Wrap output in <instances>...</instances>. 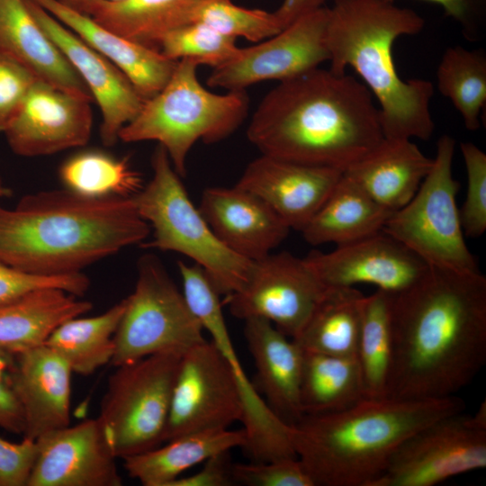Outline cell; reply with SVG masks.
<instances>
[{"mask_svg": "<svg viewBox=\"0 0 486 486\" xmlns=\"http://www.w3.org/2000/svg\"><path fill=\"white\" fill-rule=\"evenodd\" d=\"M392 212L344 174L301 231L310 245H341L381 231Z\"/></svg>", "mask_w": 486, "mask_h": 486, "instance_id": "30", "label": "cell"}, {"mask_svg": "<svg viewBox=\"0 0 486 486\" xmlns=\"http://www.w3.org/2000/svg\"><path fill=\"white\" fill-rule=\"evenodd\" d=\"M137 272L114 335L113 367L161 352L184 354L206 340L201 322L157 256H141Z\"/></svg>", "mask_w": 486, "mask_h": 486, "instance_id": "10", "label": "cell"}, {"mask_svg": "<svg viewBox=\"0 0 486 486\" xmlns=\"http://www.w3.org/2000/svg\"><path fill=\"white\" fill-rule=\"evenodd\" d=\"M343 172L261 154L236 185L266 202L289 226L302 231L326 201Z\"/></svg>", "mask_w": 486, "mask_h": 486, "instance_id": "20", "label": "cell"}, {"mask_svg": "<svg viewBox=\"0 0 486 486\" xmlns=\"http://www.w3.org/2000/svg\"><path fill=\"white\" fill-rule=\"evenodd\" d=\"M37 454L36 440L14 443L0 436V486H27Z\"/></svg>", "mask_w": 486, "mask_h": 486, "instance_id": "43", "label": "cell"}, {"mask_svg": "<svg viewBox=\"0 0 486 486\" xmlns=\"http://www.w3.org/2000/svg\"><path fill=\"white\" fill-rule=\"evenodd\" d=\"M333 1H335V0H333Z\"/></svg>", "mask_w": 486, "mask_h": 486, "instance_id": "50", "label": "cell"}, {"mask_svg": "<svg viewBox=\"0 0 486 486\" xmlns=\"http://www.w3.org/2000/svg\"><path fill=\"white\" fill-rule=\"evenodd\" d=\"M244 321V336L256 370L252 383L271 410L293 426L303 416L300 401L303 349L266 319Z\"/></svg>", "mask_w": 486, "mask_h": 486, "instance_id": "23", "label": "cell"}, {"mask_svg": "<svg viewBox=\"0 0 486 486\" xmlns=\"http://www.w3.org/2000/svg\"><path fill=\"white\" fill-rule=\"evenodd\" d=\"M438 91L448 98L469 130L481 126L480 115L486 104V54L484 50L449 47L436 69Z\"/></svg>", "mask_w": 486, "mask_h": 486, "instance_id": "36", "label": "cell"}, {"mask_svg": "<svg viewBox=\"0 0 486 486\" xmlns=\"http://www.w3.org/2000/svg\"><path fill=\"white\" fill-rule=\"evenodd\" d=\"M465 402L364 398L339 411L303 415L292 445L314 486H373L398 446L435 420L463 412Z\"/></svg>", "mask_w": 486, "mask_h": 486, "instance_id": "4", "label": "cell"}, {"mask_svg": "<svg viewBox=\"0 0 486 486\" xmlns=\"http://www.w3.org/2000/svg\"><path fill=\"white\" fill-rule=\"evenodd\" d=\"M464 161L467 189L459 209L464 236L475 238L486 230V154L472 142L460 144Z\"/></svg>", "mask_w": 486, "mask_h": 486, "instance_id": "39", "label": "cell"}, {"mask_svg": "<svg viewBox=\"0 0 486 486\" xmlns=\"http://www.w3.org/2000/svg\"><path fill=\"white\" fill-rule=\"evenodd\" d=\"M394 3L395 0H381ZM440 5L460 27L467 40L482 37L486 26V0H424Z\"/></svg>", "mask_w": 486, "mask_h": 486, "instance_id": "44", "label": "cell"}, {"mask_svg": "<svg viewBox=\"0 0 486 486\" xmlns=\"http://www.w3.org/2000/svg\"><path fill=\"white\" fill-rule=\"evenodd\" d=\"M329 8L309 12L274 36L247 48L212 69L207 79L211 87L241 91L266 80L293 78L328 61L327 27Z\"/></svg>", "mask_w": 486, "mask_h": 486, "instance_id": "15", "label": "cell"}, {"mask_svg": "<svg viewBox=\"0 0 486 486\" xmlns=\"http://www.w3.org/2000/svg\"><path fill=\"white\" fill-rule=\"evenodd\" d=\"M234 482L248 486H314L298 457L232 464Z\"/></svg>", "mask_w": 486, "mask_h": 486, "instance_id": "41", "label": "cell"}, {"mask_svg": "<svg viewBox=\"0 0 486 486\" xmlns=\"http://www.w3.org/2000/svg\"><path fill=\"white\" fill-rule=\"evenodd\" d=\"M12 194V190L4 184L0 176V198L9 197Z\"/></svg>", "mask_w": 486, "mask_h": 486, "instance_id": "49", "label": "cell"}, {"mask_svg": "<svg viewBox=\"0 0 486 486\" xmlns=\"http://www.w3.org/2000/svg\"><path fill=\"white\" fill-rule=\"evenodd\" d=\"M327 0H284L274 11L284 28L302 15L316 10Z\"/></svg>", "mask_w": 486, "mask_h": 486, "instance_id": "47", "label": "cell"}, {"mask_svg": "<svg viewBox=\"0 0 486 486\" xmlns=\"http://www.w3.org/2000/svg\"><path fill=\"white\" fill-rule=\"evenodd\" d=\"M72 374L46 344L14 354L11 382L23 415L22 437L36 440L70 424Z\"/></svg>", "mask_w": 486, "mask_h": 486, "instance_id": "21", "label": "cell"}, {"mask_svg": "<svg viewBox=\"0 0 486 486\" xmlns=\"http://www.w3.org/2000/svg\"><path fill=\"white\" fill-rule=\"evenodd\" d=\"M261 154L346 171L384 139L373 94L356 77L316 68L279 82L247 129Z\"/></svg>", "mask_w": 486, "mask_h": 486, "instance_id": "2", "label": "cell"}, {"mask_svg": "<svg viewBox=\"0 0 486 486\" xmlns=\"http://www.w3.org/2000/svg\"><path fill=\"white\" fill-rule=\"evenodd\" d=\"M125 309V299L93 317H74L58 325L45 344L57 352L73 373L87 376L111 364L114 335Z\"/></svg>", "mask_w": 486, "mask_h": 486, "instance_id": "33", "label": "cell"}, {"mask_svg": "<svg viewBox=\"0 0 486 486\" xmlns=\"http://www.w3.org/2000/svg\"><path fill=\"white\" fill-rule=\"evenodd\" d=\"M194 22L236 40L244 38L253 42H260L284 29L274 11L246 8L231 0H208Z\"/></svg>", "mask_w": 486, "mask_h": 486, "instance_id": "38", "label": "cell"}, {"mask_svg": "<svg viewBox=\"0 0 486 486\" xmlns=\"http://www.w3.org/2000/svg\"><path fill=\"white\" fill-rule=\"evenodd\" d=\"M113 63L146 100L159 92L176 65L159 50L119 35L59 0H33Z\"/></svg>", "mask_w": 486, "mask_h": 486, "instance_id": "24", "label": "cell"}, {"mask_svg": "<svg viewBox=\"0 0 486 486\" xmlns=\"http://www.w3.org/2000/svg\"><path fill=\"white\" fill-rule=\"evenodd\" d=\"M38 454L27 486H121L116 459L98 418L36 439Z\"/></svg>", "mask_w": 486, "mask_h": 486, "instance_id": "18", "label": "cell"}, {"mask_svg": "<svg viewBox=\"0 0 486 486\" xmlns=\"http://www.w3.org/2000/svg\"><path fill=\"white\" fill-rule=\"evenodd\" d=\"M433 165L408 139H386L343 172L372 199L395 212L415 195Z\"/></svg>", "mask_w": 486, "mask_h": 486, "instance_id": "26", "label": "cell"}, {"mask_svg": "<svg viewBox=\"0 0 486 486\" xmlns=\"http://www.w3.org/2000/svg\"><path fill=\"white\" fill-rule=\"evenodd\" d=\"M151 233L132 197L89 198L68 189L0 203V261L39 275L81 273Z\"/></svg>", "mask_w": 486, "mask_h": 486, "instance_id": "3", "label": "cell"}, {"mask_svg": "<svg viewBox=\"0 0 486 486\" xmlns=\"http://www.w3.org/2000/svg\"><path fill=\"white\" fill-rule=\"evenodd\" d=\"M195 63L177 60L166 84L145 100L119 132L126 143L153 140L166 151L176 172L186 174V160L199 140L214 143L233 133L248 114L245 90L216 94L198 80Z\"/></svg>", "mask_w": 486, "mask_h": 486, "instance_id": "6", "label": "cell"}, {"mask_svg": "<svg viewBox=\"0 0 486 486\" xmlns=\"http://www.w3.org/2000/svg\"><path fill=\"white\" fill-rule=\"evenodd\" d=\"M152 177L132 199L149 224L151 239L140 246L173 251L200 266L220 295L239 291L253 262L226 247L190 200L165 148L158 145L151 158Z\"/></svg>", "mask_w": 486, "mask_h": 486, "instance_id": "7", "label": "cell"}, {"mask_svg": "<svg viewBox=\"0 0 486 486\" xmlns=\"http://www.w3.org/2000/svg\"><path fill=\"white\" fill-rule=\"evenodd\" d=\"M364 296L355 287H327L323 298L293 340L304 350L356 357Z\"/></svg>", "mask_w": 486, "mask_h": 486, "instance_id": "31", "label": "cell"}, {"mask_svg": "<svg viewBox=\"0 0 486 486\" xmlns=\"http://www.w3.org/2000/svg\"><path fill=\"white\" fill-rule=\"evenodd\" d=\"M36 80L32 72L0 52V133L16 117Z\"/></svg>", "mask_w": 486, "mask_h": 486, "instance_id": "42", "label": "cell"}, {"mask_svg": "<svg viewBox=\"0 0 486 486\" xmlns=\"http://www.w3.org/2000/svg\"><path fill=\"white\" fill-rule=\"evenodd\" d=\"M392 365L386 397L455 395L486 363V276L428 266L392 294Z\"/></svg>", "mask_w": 486, "mask_h": 486, "instance_id": "1", "label": "cell"}, {"mask_svg": "<svg viewBox=\"0 0 486 486\" xmlns=\"http://www.w3.org/2000/svg\"><path fill=\"white\" fill-rule=\"evenodd\" d=\"M236 42L234 38L194 22L167 33L158 50L170 59H187L214 69L235 57L239 49Z\"/></svg>", "mask_w": 486, "mask_h": 486, "instance_id": "37", "label": "cell"}, {"mask_svg": "<svg viewBox=\"0 0 486 486\" xmlns=\"http://www.w3.org/2000/svg\"><path fill=\"white\" fill-rule=\"evenodd\" d=\"M365 398L356 357L303 349L300 401L303 415L346 409Z\"/></svg>", "mask_w": 486, "mask_h": 486, "instance_id": "32", "label": "cell"}, {"mask_svg": "<svg viewBox=\"0 0 486 486\" xmlns=\"http://www.w3.org/2000/svg\"><path fill=\"white\" fill-rule=\"evenodd\" d=\"M13 352L0 349V428L16 435H23L24 419L11 382Z\"/></svg>", "mask_w": 486, "mask_h": 486, "instance_id": "45", "label": "cell"}, {"mask_svg": "<svg viewBox=\"0 0 486 486\" xmlns=\"http://www.w3.org/2000/svg\"><path fill=\"white\" fill-rule=\"evenodd\" d=\"M89 287L90 280L83 272L39 275L21 271L0 261V303L43 288H58L81 297Z\"/></svg>", "mask_w": 486, "mask_h": 486, "instance_id": "40", "label": "cell"}, {"mask_svg": "<svg viewBox=\"0 0 486 486\" xmlns=\"http://www.w3.org/2000/svg\"><path fill=\"white\" fill-rule=\"evenodd\" d=\"M26 1L38 23L68 58L99 105L103 143L114 145L119 132L139 113L145 99L113 63L39 4Z\"/></svg>", "mask_w": 486, "mask_h": 486, "instance_id": "19", "label": "cell"}, {"mask_svg": "<svg viewBox=\"0 0 486 486\" xmlns=\"http://www.w3.org/2000/svg\"><path fill=\"white\" fill-rule=\"evenodd\" d=\"M59 1L73 7L76 10H79L85 5L92 2H95V1L115 2V1H121V0H59Z\"/></svg>", "mask_w": 486, "mask_h": 486, "instance_id": "48", "label": "cell"}, {"mask_svg": "<svg viewBox=\"0 0 486 486\" xmlns=\"http://www.w3.org/2000/svg\"><path fill=\"white\" fill-rule=\"evenodd\" d=\"M66 189L85 197H132L143 187L142 178L128 158L99 149L79 151L59 166Z\"/></svg>", "mask_w": 486, "mask_h": 486, "instance_id": "34", "label": "cell"}, {"mask_svg": "<svg viewBox=\"0 0 486 486\" xmlns=\"http://www.w3.org/2000/svg\"><path fill=\"white\" fill-rule=\"evenodd\" d=\"M198 209L226 247L251 261L269 255L291 230L266 202L236 184L206 188Z\"/></svg>", "mask_w": 486, "mask_h": 486, "instance_id": "22", "label": "cell"}, {"mask_svg": "<svg viewBox=\"0 0 486 486\" xmlns=\"http://www.w3.org/2000/svg\"><path fill=\"white\" fill-rule=\"evenodd\" d=\"M179 273L188 306L232 365L242 400L241 422L247 434L243 449L252 462L297 457L291 436L292 426L271 410L239 363L226 325L220 294L209 277L197 265H182Z\"/></svg>", "mask_w": 486, "mask_h": 486, "instance_id": "12", "label": "cell"}, {"mask_svg": "<svg viewBox=\"0 0 486 486\" xmlns=\"http://www.w3.org/2000/svg\"><path fill=\"white\" fill-rule=\"evenodd\" d=\"M91 102L37 79L4 132L10 148L33 158L85 146L92 131Z\"/></svg>", "mask_w": 486, "mask_h": 486, "instance_id": "17", "label": "cell"}, {"mask_svg": "<svg viewBox=\"0 0 486 486\" xmlns=\"http://www.w3.org/2000/svg\"><path fill=\"white\" fill-rule=\"evenodd\" d=\"M0 52L37 79L94 100L68 58L38 23L26 0H0Z\"/></svg>", "mask_w": 486, "mask_h": 486, "instance_id": "25", "label": "cell"}, {"mask_svg": "<svg viewBox=\"0 0 486 486\" xmlns=\"http://www.w3.org/2000/svg\"><path fill=\"white\" fill-rule=\"evenodd\" d=\"M143 453L128 456V475L144 486H168L189 468L210 457L247 444L244 429H211L186 434Z\"/></svg>", "mask_w": 486, "mask_h": 486, "instance_id": "29", "label": "cell"}, {"mask_svg": "<svg viewBox=\"0 0 486 486\" xmlns=\"http://www.w3.org/2000/svg\"><path fill=\"white\" fill-rule=\"evenodd\" d=\"M486 467V404L420 428L394 451L373 486H434Z\"/></svg>", "mask_w": 486, "mask_h": 486, "instance_id": "11", "label": "cell"}, {"mask_svg": "<svg viewBox=\"0 0 486 486\" xmlns=\"http://www.w3.org/2000/svg\"><path fill=\"white\" fill-rule=\"evenodd\" d=\"M424 19L409 8L381 0H335L329 8L327 45L329 69L352 68L379 104L386 139L428 140L434 86L428 80H403L392 56L395 40L418 34Z\"/></svg>", "mask_w": 486, "mask_h": 486, "instance_id": "5", "label": "cell"}, {"mask_svg": "<svg viewBox=\"0 0 486 486\" xmlns=\"http://www.w3.org/2000/svg\"><path fill=\"white\" fill-rule=\"evenodd\" d=\"M90 302L43 288L0 303V349L16 353L45 344L62 322L91 310Z\"/></svg>", "mask_w": 486, "mask_h": 486, "instance_id": "27", "label": "cell"}, {"mask_svg": "<svg viewBox=\"0 0 486 486\" xmlns=\"http://www.w3.org/2000/svg\"><path fill=\"white\" fill-rule=\"evenodd\" d=\"M392 293L364 296L356 359L365 398L386 397L392 365Z\"/></svg>", "mask_w": 486, "mask_h": 486, "instance_id": "35", "label": "cell"}, {"mask_svg": "<svg viewBox=\"0 0 486 486\" xmlns=\"http://www.w3.org/2000/svg\"><path fill=\"white\" fill-rule=\"evenodd\" d=\"M230 452L217 454L206 461L204 466L196 473L179 477L168 486H229L234 481L232 478Z\"/></svg>", "mask_w": 486, "mask_h": 486, "instance_id": "46", "label": "cell"}, {"mask_svg": "<svg viewBox=\"0 0 486 486\" xmlns=\"http://www.w3.org/2000/svg\"><path fill=\"white\" fill-rule=\"evenodd\" d=\"M326 290L304 258L284 251L254 261L245 285L224 302L234 317L266 319L294 339Z\"/></svg>", "mask_w": 486, "mask_h": 486, "instance_id": "14", "label": "cell"}, {"mask_svg": "<svg viewBox=\"0 0 486 486\" xmlns=\"http://www.w3.org/2000/svg\"><path fill=\"white\" fill-rule=\"evenodd\" d=\"M242 418V400L230 361L212 341L181 357L164 442L204 430L227 429Z\"/></svg>", "mask_w": 486, "mask_h": 486, "instance_id": "13", "label": "cell"}, {"mask_svg": "<svg viewBox=\"0 0 486 486\" xmlns=\"http://www.w3.org/2000/svg\"><path fill=\"white\" fill-rule=\"evenodd\" d=\"M181 353L161 352L115 367L97 417L117 458L164 442Z\"/></svg>", "mask_w": 486, "mask_h": 486, "instance_id": "8", "label": "cell"}, {"mask_svg": "<svg viewBox=\"0 0 486 486\" xmlns=\"http://www.w3.org/2000/svg\"><path fill=\"white\" fill-rule=\"evenodd\" d=\"M303 258L326 287L368 284L392 294L411 286L428 268L414 252L382 230L337 245L330 252L311 251Z\"/></svg>", "mask_w": 486, "mask_h": 486, "instance_id": "16", "label": "cell"}, {"mask_svg": "<svg viewBox=\"0 0 486 486\" xmlns=\"http://www.w3.org/2000/svg\"><path fill=\"white\" fill-rule=\"evenodd\" d=\"M455 140L442 135L433 165L412 199L387 219L382 231L396 238L428 266L479 271L462 229L453 176Z\"/></svg>", "mask_w": 486, "mask_h": 486, "instance_id": "9", "label": "cell"}, {"mask_svg": "<svg viewBox=\"0 0 486 486\" xmlns=\"http://www.w3.org/2000/svg\"><path fill=\"white\" fill-rule=\"evenodd\" d=\"M207 1H95L77 11L119 35L158 49L167 33L194 22L198 11Z\"/></svg>", "mask_w": 486, "mask_h": 486, "instance_id": "28", "label": "cell"}]
</instances>
